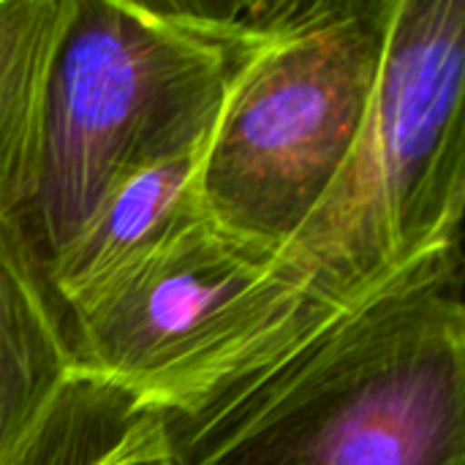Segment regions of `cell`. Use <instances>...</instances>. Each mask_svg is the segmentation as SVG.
Returning a JSON list of instances; mask_svg holds the SVG:
<instances>
[{
    "instance_id": "1",
    "label": "cell",
    "mask_w": 465,
    "mask_h": 465,
    "mask_svg": "<svg viewBox=\"0 0 465 465\" xmlns=\"http://www.w3.org/2000/svg\"><path fill=\"white\" fill-rule=\"evenodd\" d=\"M161 422L172 465H465L460 245Z\"/></svg>"
},
{
    "instance_id": "2",
    "label": "cell",
    "mask_w": 465,
    "mask_h": 465,
    "mask_svg": "<svg viewBox=\"0 0 465 465\" xmlns=\"http://www.w3.org/2000/svg\"><path fill=\"white\" fill-rule=\"evenodd\" d=\"M223 54L144 0H65L27 185L0 248L38 292L95 207L128 174L202 150L229 84Z\"/></svg>"
},
{
    "instance_id": "3",
    "label": "cell",
    "mask_w": 465,
    "mask_h": 465,
    "mask_svg": "<svg viewBox=\"0 0 465 465\" xmlns=\"http://www.w3.org/2000/svg\"><path fill=\"white\" fill-rule=\"evenodd\" d=\"M463 207L465 0H392L368 125L283 264L316 308L343 311L460 245Z\"/></svg>"
},
{
    "instance_id": "4",
    "label": "cell",
    "mask_w": 465,
    "mask_h": 465,
    "mask_svg": "<svg viewBox=\"0 0 465 465\" xmlns=\"http://www.w3.org/2000/svg\"><path fill=\"white\" fill-rule=\"evenodd\" d=\"M390 14L392 0H327L234 63L196 174L215 226L283 259L360 144Z\"/></svg>"
},
{
    "instance_id": "5",
    "label": "cell",
    "mask_w": 465,
    "mask_h": 465,
    "mask_svg": "<svg viewBox=\"0 0 465 465\" xmlns=\"http://www.w3.org/2000/svg\"><path fill=\"white\" fill-rule=\"evenodd\" d=\"M332 313L305 297L281 256L202 218L60 332L76 373L172 411Z\"/></svg>"
},
{
    "instance_id": "6",
    "label": "cell",
    "mask_w": 465,
    "mask_h": 465,
    "mask_svg": "<svg viewBox=\"0 0 465 465\" xmlns=\"http://www.w3.org/2000/svg\"><path fill=\"white\" fill-rule=\"evenodd\" d=\"M199 155L180 153L120 180L52 264L41 300L57 327L106 286L199 223Z\"/></svg>"
},
{
    "instance_id": "7",
    "label": "cell",
    "mask_w": 465,
    "mask_h": 465,
    "mask_svg": "<svg viewBox=\"0 0 465 465\" xmlns=\"http://www.w3.org/2000/svg\"><path fill=\"white\" fill-rule=\"evenodd\" d=\"M8 465H172L161 411L128 390L71 373L54 406Z\"/></svg>"
},
{
    "instance_id": "8",
    "label": "cell",
    "mask_w": 465,
    "mask_h": 465,
    "mask_svg": "<svg viewBox=\"0 0 465 465\" xmlns=\"http://www.w3.org/2000/svg\"><path fill=\"white\" fill-rule=\"evenodd\" d=\"M71 373L57 322L5 256L0 267V465L19 455Z\"/></svg>"
},
{
    "instance_id": "9",
    "label": "cell",
    "mask_w": 465,
    "mask_h": 465,
    "mask_svg": "<svg viewBox=\"0 0 465 465\" xmlns=\"http://www.w3.org/2000/svg\"><path fill=\"white\" fill-rule=\"evenodd\" d=\"M65 0H0V226L25 193Z\"/></svg>"
},
{
    "instance_id": "10",
    "label": "cell",
    "mask_w": 465,
    "mask_h": 465,
    "mask_svg": "<svg viewBox=\"0 0 465 465\" xmlns=\"http://www.w3.org/2000/svg\"><path fill=\"white\" fill-rule=\"evenodd\" d=\"M3 262H5V253H3V248H0V267H3Z\"/></svg>"
}]
</instances>
